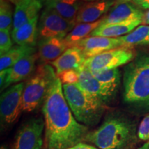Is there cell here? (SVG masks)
Returning a JSON list of instances; mask_svg holds the SVG:
<instances>
[{
    "instance_id": "6da1fadb",
    "label": "cell",
    "mask_w": 149,
    "mask_h": 149,
    "mask_svg": "<svg viewBox=\"0 0 149 149\" xmlns=\"http://www.w3.org/2000/svg\"><path fill=\"white\" fill-rule=\"evenodd\" d=\"M63 84L57 77L50 85L42 106L48 149H68L84 142L88 127L78 122L67 103Z\"/></svg>"
},
{
    "instance_id": "7a4b0ae2",
    "label": "cell",
    "mask_w": 149,
    "mask_h": 149,
    "mask_svg": "<svg viewBox=\"0 0 149 149\" xmlns=\"http://www.w3.org/2000/svg\"><path fill=\"white\" fill-rule=\"evenodd\" d=\"M135 141L133 124L120 115H111L100 127L88 132L84 142L100 149H130Z\"/></svg>"
},
{
    "instance_id": "3957f363",
    "label": "cell",
    "mask_w": 149,
    "mask_h": 149,
    "mask_svg": "<svg viewBox=\"0 0 149 149\" xmlns=\"http://www.w3.org/2000/svg\"><path fill=\"white\" fill-rule=\"evenodd\" d=\"M123 100L135 109L149 110V54L137 56L124 68Z\"/></svg>"
},
{
    "instance_id": "277c9868",
    "label": "cell",
    "mask_w": 149,
    "mask_h": 149,
    "mask_svg": "<svg viewBox=\"0 0 149 149\" xmlns=\"http://www.w3.org/2000/svg\"><path fill=\"white\" fill-rule=\"evenodd\" d=\"M62 86L67 103L77 122L88 127L97 124L107 104L85 91L78 83L66 84Z\"/></svg>"
},
{
    "instance_id": "5b68a950",
    "label": "cell",
    "mask_w": 149,
    "mask_h": 149,
    "mask_svg": "<svg viewBox=\"0 0 149 149\" xmlns=\"http://www.w3.org/2000/svg\"><path fill=\"white\" fill-rule=\"evenodd\" d=\"M57 77L51 65L41 64L29 78L23 91V111L31 113L43 104L50 85Z\"/></svg>"
},
{
    "instance_id": "8992f818",
    "label": "cell",
    "mask_w": 149,
    "mask_h": 149,
    "mask_svg": "<svg viewBox=\"0 0 149 149\" xmlns=\"http://www.w3.org/2000/svg\"><path fill=\"white\" fill-rule=\"evenodd\" d=\"M135 55L133 48H117L86 59L83 65L92 72H101L128 64Z\"/></svg>"
},
{
    "instance_id": "52a82bcc",
    "label": "cell",
    "mask_w": 149,
    "mask_h": 149,
    "mask_svg": "<svg viewBox=\"0 0 149 149\" xmlns=\"http://www.w3.org/2000/svg\"><path fill=\"white\" fill-rule=\"evenodd\" d=\"M25 83L14 84L3 91L0 98L1 126H9L18 120L23 111V91Z\"/></svg>"
},
{
    "instance_id": "ba28073f",
    "label": "cell",
    "mask_w": 149,
    "mask_h": 149,
    "mask_svg": "<svg viewBox=\"0 0 149 149\" xmlns=\"http://www.w3.org/2000/svg\"><path fill=\"white\" fill-rule=\"evenodd\" d=\"M75 22L63 18L53 8L46 7L38 22V34L42 39L62 37L69 33L76 26Z\"/></svg>"
},
{
    "instance_id": "9c48e42d",
    "label": "cell",
    "mask_w": 149,
    "mask_h": 149,
    "mask_svg": "<svg viewBox=\"0 0 149 149\" xmlns=\"http://www.w3.org/2000/svg\"><path fill=\"white\" fill-rule=\"evenodd\" d=\"M45 123L42 117H34L24 122L18 130L13 149H44L43 133Z\"/></svg>"
},
{
    "instance_id": "30bf717a",
    "label": "cell",
    "mask_w": 149,
    "mask_h": 149,
    "mask_svg": "<svg viewBox=\"0 0 149 149\" xmlns=\"http://www.w3.org/2000/svg\"><path fill=\"white\" fill-rule=\"evenodd\" d=\"M144 12L131 2H117L113 6L107 15L102 17V25L120 24L135 20L142 22Z\"/></svg>"
},
{
    "instance_id": "8fae6325",
    "label": "cell",
    "mask_w": 149,
    "mask_h": 149,
    "mask_svg": "<svg viewBox=\"0 0 149 149\" xmlns=\"http://www.w3.org/2000/svg\"><path fill=\"white\" fill-rule=\"evenodd\" d=\"M73 46L79 48L85 58L88 59L105 51L122 47V44L118 38L95 36L86 37Z\"/></svg>"
},
{
    "instance_id": "7c38bea8",
    "label": "cell",
    "mask_w": 149,
    "mask_h": 149,
    "mask_svg": "<svg viewBox=\"0 0 149 149\" xmlns=\"http://www.w3.org/2000/svg\"><path fill=\"white\" fill-rule=\"evenodd\" d=\"M79 73L78 84L91 95L107 104L113 97L104 86L100 82L88 68L82 65L77 68Z\"/></svg>"
},
{
    "instance_id": "4fadbf2b",
    "label": "cell",
    "mask_w": 149,
    "mask_h": 149,
    "mask_svg": "<svg viewBox=\"0 0 149 149\" xmlns=\"http://www.w3.org/2000/svg\"><path fill=\"white\" fill-rule=\"evenodd\" d=\"M115 3V0H99L84 3L78 11L76 24L93 23L101 19Z\"/></svg>"
},
{
    "instance_id": "5bb4252c",
    "label": "cell",
    "mask_w": 149,
    "mask_h": 149,
    "mask_svg": "<svg viewBox=\"0 0 149 149\" xmlns=\"http://www.w3.org/2000/svg\"><path fill=\"white\" fill-rule=\"evenodd\" d=\"M68 48L64 38L51 37L42 39L39 43V58L43 62H52L58 58Z\"/></svg>"
},
{
    "instance_id": "9a60e30c",
    "label": "cell",
    "mask_w": 149,
    "mask_h": 149,
    "mask_svg": "<svg viewBox=\"0 0 149 149\" xmlns=\"http://www.w3.org/2000/svg\"><path fill=\"white\" fill-rule=\"evenodd\" d=\"M86 60L85 57L79 48H68L64 53L56 60L50 63L56 70V74L58 75L65 70L77 69L81 66Z\"/></svg>"
},
{
    "instance_id": "2e32d148",
    "label": "cell",
    "mask_w": 149,
    "mask_h": 149,
    "mask_svg": "<svg viewBox=\"0 0 149 149\" xmlns=\"http://www.w3.org/2000/svg\"><path fill=\"white\" fill-rule=\"evenodd\" d=\"M43 3L40 0H28L26 1L15 6L13 31H15L24 24L28 23L35 17L39 15V13L42 8Z\"/></svg>"
},
{
    "instance_id": "e0dca14e",
    "label": "cell",
    "mask_w": 149,
    "mask_h": 149,
    "mask_svg": "<svg viewBox=\"0 0 149 149\" xmlns=\"http://www.w3.org/2000/svg\"><path fill=\"white\" fill-rule=\"evenodd\" d=\"M38 57V54L35 53L26 55L10 68V74L7 83L8 87L13 84L20 83L29 77L35 69V61Z\"/></svg>"
},
{
    "instance_id": "ac0fdd59",
    "label": "cell",
    "mask_w": 149,
    "mask_h": 149,
    "mask_svg": "<svg viewBox=\"0 0 149 149\" xmlns=\"http://www.w3.org/2000/svg\"><path fill=\"white\" fill-rule=\"evenodd\" d=\"M141 24V20L124 22L120 24H100L89 37H105L111 38H118L131 32Z\"/></svg>"
},
{
    "instance_id": "d6986e66",
    "label": "cell",
    "mask_w": 149,
    "mask_h": 149,
    "mask_svg": "<svg viewBox=\"0 0 149 149\" xmlns=\"http://www.w3.org/2000/svg\"><path fill=\"white\" fill-rule=\"evenodd\" d=\"M39 15L15 31H12L11 37L13 42L19 46H34L38 33Z\"/></svg>"
},
{
    "instance_id": "ffe728a7",
    "label": "cell",
    "mask_w": 149,
    "mask_h": 149,
    "mask_svg": "<svg viewBox=\"0 0 149 149\" xmlns=\"http://www.w3.org/2000/svg\"><path fill=\"white\" fill-rule=\"evenodd\" d=\"M102 22V18L93 23H81L76 24L73 29L65 37L64 40L68 48L72 47L79 41L89 37Z\"/></svg>"
},
{
    "instance_id": "44dd1931",
    "label": "cell",
    "mask_w": 149,
    "mask_h": 149,
    "mask_svg": "<svg viewBox=\"0 0 149 149\" xmlns=\"http://www.w3.org/2000/svg\"><path fill=\"white\" fill-rule=\"evenodd\" d=\"M35 53L33 46H19L13 47L8 52L0 57V70L10 68L25 56Z\"/></svg>"
},
{
    "instance_id": "7402d4cb",
    "label": "cell",
    "mask_w": 149,
    "mask_h": 149,
    "mask_svg": "<svg viewBox=\"0 0 149 149\" xmlns=\"http://www.w3.org/2000/svg\"><path fill=\"white\" fill-rule=\"evenodd\" d=\"M84 1L81 0H57L51 6L56 12L69 22H75L78 11Z\"/></svg>"
},
{
    "instance_id": "603a6c76",
    "label": "cell",
    "mask_w": 149,
    "mask_h": 149,
    "mask_svg": "<svg viewBox=\"0 0 149 149\" xmlns=\"http://www.w3.org/2000/svg\"><path fill=\"white\" fill-rule=\"evenodd\" d=\"M97 79L108 89L112 96L116 95L121 81V72L118 68L92 72Z\"/></svg>"
},
{
    "instance_id": "cb8c5ba5",
    "label": "cell",
    "mask_w": 149,
    "mask_h": 149,
    "mask_svg": "<svg viewBox=\"0 0 149 149\" xmlns=\"http://www.w3.org/2000/svg\"><path fill=\"white\" fill-rule=\"evenodd\" d=\"M149 33V25H139L131 32L118 37L122 47L133 48L136 45H141Z\"/></svg>"
},
{
    "instance_id": "d4e9b609",
    "label": "cell",
    "mask_w": 149,
    "mask_h": 149,
    "mask_svg": "<svg viewBox=\"0 0 149 149\" xmlns=\"http://www.w3.org/2000/svg\"><path fill=\"white\" fill-rule=\"evenodd\" d=\"M13 19V9L10 1L0 0V31H10Z\"/></svg>"
},
{
    "instance_id": "484cf974",
    "label": "cell",
    "mask_w": 149,
    "mask_h": 149,
    "mask_svg": "<svg viewBox=\"0 0 149 149\" xmlns=\"http://www.w3.org/2000/svg\"><path fill=\"white\" fill-rule=\"evenodd\" d=\"M13 42L10 31H0V55H3L8 52L13 47Z\"/></svg>"
},
{
    "instance_id": "4316f807",
    "label": "cell",
    "mask_w": 149,
    "mask_h": 149,
    "mask_svg": "<svg viewBox=\"0 0 149 149\" xmlns=\"http://www.w3.org/2000/svg\"><path fill=\"white\" fill-rule=\"evenodd\" d=\"M62 84H76L79 80V73L77 69H70L65 70L57 75Z\"/></svg>"
},
{
    "instance_id": "83f0119b",
    "label": "cell",
    "mask_w": 149,
    "mask_h": 149,
    "mask_svg": "<svg viewBox=\"0 0 149 149\" xmlns=\"http://www.w3.org/2000/svg\"><path fill=\"white\" fill-rule=\"evenodd\" d=\"M137 136L141 140L149 141V114L144 117L139 124Z\"/></svg>"
},
{
    "instance_id": "f1b7e54d",
    "label": "cell",
    "mask_w": 149,
    "mask_h": 149,
    "mask_svg": "<svg viewBox=\"0 0 149 149\" xmlns=\"http://www.w3.org/2000/svg\"><path fill=\"white\" fill-rule=\"evenodd\" d=\"M10 68L3 70L0 72V89L1 92H3L6 88H8L7 83H8V79L10 74Z\"/></svg>"
},
{
    "instance_id": "f546056e",
    "label": "cell",
    "mask_w": 149,
    "mask_h": 149,
    "mask_svg": "<svg viewBox=\"0 0 149 149\" xmlns=\"http://www.w3.org/2000/svg\"><path fill=\"white\" fill-rule=\"evenodd\" d=\"M130 1L141 10H149V0H130Z\"/></svg>"
},
{
    "instance_id": "4dcf8cb0",
    "label": "cell",
    "mask_w": 149,
    "mask_h": 149,
    "mask_svg": "<svg viewBox=\"0 0 149 149\" xmlns=\"http://www.w3.org/2000/svg\"><path fill=\"white\" fill-rule=\"evenodd\" d=\"M68 149H100V148H98L97 147L93 146L92 144H87V143H85V142H81Z\"/></svg>"
},
{
    "instance_id": "1f68e13d",
    "label": "cell",
    "mask_w": 149,
    "mask_h": 149,
    "mask_svg": "<svg viewBox=\"0 0 149 149\" xmlns=\"http://www.w3.org/2000/svg\"><path fill=\"white\" fill-rule=\"evenodd\" d=\"M141 24H143V25H149V10L144 12Z\"/></svg>"
},
{
    "instance_id": "d6a6232c",
    "label": "cell",
    "mask_w": 149,
    "mask_h": 149,
    "mask_svg": "<svg viewBox=\"0 0 149 149\" xmlns=\"http://www.w3.org/2000/svg\"><path fill=\"white\" fill-rule=\"evenodd\" d=\"M8 1H10V3H13L15 6H17L19 4H20V3L24 2V1H26L28 0H8Z\"/></svg>"
},
{
    "instance_id": "836d02e7",
    "label": "cell",
    "mask_w": 149,
    "mask_h": 149,
    "mask_svg": "<svg viewBox=\"0 0 149 149\" xmlns=\"http://www.w3.org/2000/svg\"><path fill=\"white\" fill-rule=\"evenodd\" d=\"M57 1V0H47L46 3V6H51L53 5Z\"/></svg>"
},
{
    "instance_id": "e575fe53",
    "label": "cell",
    "mask_w": 149,
    "mask_h": 149,
    "mask_svg": "<svg viewBox=\"0 0 149 149\" xmlns=\"http://www.w3.org/2000/svg\"><path fill=\"white\" fill-rule=\"evenodd\" d=\"M138 149H149V141H147L146 143H145L143 146H141Z\"/></svg>"
},
{
    "instance_id": "d590c367",
    "label": "cell",
    "mask_w": 149,
    "mask_h": 149,
    "mask_svg": "<svg viewBox=\"0 0 149 149\" xmlns=\"http://www.w3.org/2000/svg\"><path fill=\"white\" fill-rule=\"evenodd\" d=\"M141 45H149V33L148 36H147V37L146 38V40H144V42L142 43Z\"/></svg>"
},
{
    "instance_id": "8d00e7d4",
    "label": "cell",
    "mask_w": 149,
    "mask_h": 149,
    "mask_svg": "<svg viewBox=\"0 0 149 149\" xmlns=\"http://www.w3.org/2000/svg\"><path fill=\"white\" fill-rule=\"evenodd\" d=\"M83 1H86V2H91V1H99V0H81Z\"/></svg>"
},
{
    "instance_id": "74e56055",
    "label": "cell",
    "mask_w": 149,
    "mask_h": 149,
    "mask_svg": "<svg viewBox=\"0 0 149 149\" xmlns=\"http://www.w3.org/2000/svg\"><path fill=\"white\" fill-rule=\"evenodd\" d=\"M126 1H130V0H118V2H126Z\"/></svg>"
},
{
    "instance_id": "f35d334b",
    "label": "cell",
    "mask_w": 149,
    "mask_h": 149,
    "mask_svg": "<svg viewBox=\"0 0 149 149\" xmlns=\"http://www.w3.org/2000/svg\"><path fill=\"white\" fill-rule=\"evenodd\" d=\"M0 149H8L7 148V147L5 146V145H2V146H1V148H0Z\"/></svg>"
},
{
    "instance_id": "ab89813d",
    "label": "cell",
    "mask_w": 149,
    "mask_h": 149,
    "mask_svg": "<svg viewBox=\"0 0 149 149\" xmlns=\"http://www.w3.org/2000/svg\"><path fill=\"white\" fill-rule=\"evenodd\" d=\"M44 149H48V148H47V146H46V145L45 144V146L44 147Z\"/></svg>"
}]
</instances>
